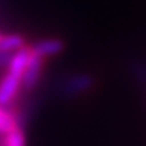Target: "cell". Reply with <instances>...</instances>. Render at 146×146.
Returning <instances> with one entry per match:
<instances>
[{"instance_id":"cell-7","label":"cell","mask_w":146,"mask_h":146,"mask_svg":"<svg viewBox=\"0 0 146 146\" xmlns=\"http://www.w3.org/2000/svg\"><path fill=\"white\" fill-rule=\"evenodd\" d=\"M0 146H26L24 128L16 125L10 132L0 136Z\"/></svg>"},{"instance_id":"cell-3","label":"cell","mask_w":146,"mask_h":146,"mask_svg":"<svg viewBox=\"0 0 146 146\" xmlns=\"http://www.w3.org/2000/svg\"><path fill=\"white\" fill-rule=\"evenodd\" d=\"M21 87V78L7 72L0 81V105L10 106Z\"/></svg>"},{"instance_id":"cell-10","label":"cell","mask_w":146,"mask_h":146,"mask_svg":"<svg viewBox=\"0 0 146 146\" xmlns=\"http://www.w3.org/2000/svg\"><path fill=\"white\" fill-rule=\"evenodd\" d=\"M11 55H13V52H4V51H0V68H1V67H6V68H7Z\"/></svg>"},{"instance_id":"cell-1","label":"cell","mask_w":146,"mask_h":146,"mask_svg":"<svg viewBox=\"0 0 146 146\" xmlns=\"http://www.w3.org/2000/svg\"><path fill=\"white\" fill-rule=\"evenodd\" d=\"M95 87V77L90 72H72L58 82L57 94L62 99H75Z\"/></svg>"},{"instance_id":"cell-12","label":"cell","mask_w":146,"mask_h":146,"mask_svg":"<svg viewBox=\"0 0 146 146\" xmlns=\"http://www.w3.org/2000/svg\"><path fill=\"white\" fill-rule=\"evenodd\" d=\"M145 97H146V92H145Z\"/></svg>"},{"instance_id":"cell-6","label":"cell","mask_w":146,"mask_h":146,"mask_svg":"<svg viewBox=\"0 0 146 146\" xmlns=\"http://www.w3.org/2000/svg\"><path fill=\"white\" fill-rule=\"evenodd\" d=\"M29 57H30V47H23V48L17 50L13 52L11 58H10V62L7 65V72L21 78L23 77V72H24V68L27 65V61H29Z\"/></svg>"},{"instance_id":"cell-8","label":"cell","mask_w":146,"mask_h":146,"mask_svg":"<svg viewBox=\"0 0 146 146\" xmlns=\"http://www.w3.org/2000/svg\"><path fill=\"white\" fill-rule=\"evenodd\" d=\"M24 46H26L24 37L20 34L3 36L0 40V51H4V52H14L17 50L23 48Z\"/></svg>"},{"instance_id":"cell-4","label":"cell","mask_w":146,"mask_h":146,"mask_svg":"<svg viewBox=\"0 0 146 146\" xmlns=\"http://www.w3.org/2000/svg\"><path fill=\"white\" fill-rule=\"evenodd\" d=\"M126 70L139 88L146 92V57L132 55L126 60Z\"/></svg>"},{"instance_id":"cell-11","label":"cell","mask_w":146,"mask_h":146,"mask_svg":"<svg viewBox=\"0 0 146 146\" xmlns=\"http://www.w3.org/2000/svg\"><path fill=\"white\" fill-rule=\"evenodd\" d=\"M1 37H3V34H1V33H0V40H1Z\"/></svg>"},{"instance_id":"cell-2","label":"cell","mask_w":146,"mask_h":146,"mask_svg":"<svg viewBox=\"0 0 146 146\" xmlns=\"http://www.w3.org/2000/svg\"><path fill=\"white\" fill-rule=\"evenodd\" d=\"M43 62H44V58H41L40 55L30 51V57H29L27 65H26L23 77H21V87L26 91H31L36 88V85L40 80L41 71H43Z\"/></svg>"},{"instance_id":"cell-5","label":"cell","mask_w":146,"mask_h":146,"mask_svg":"<svg viewBox=\"0 0 146 146\" xmlns=\"http://www.w3.org/2000/svg\"><path fill=\"white\" fill-rule=\"evenodd\" d=\"M64 41L61 38H43L37 43H34L30 51L40 55L41 58H47V57H54V55H58L64 51Z\"/></svg>"},{"instance_id":"cell-9","label":"cell","mask_w":146,"mask_h":146,"mask_svg":"<svg viewBox=\"0 0 146 146\" xmlns=\"http://www.w3.org/2000/svg\"><path fill=\"white\" fill-rule=\"evenodd\" d=\"M14 126H16L14 111H11L9 106L0 105V136L10 132Z\"/></svg>"}]
</instances>
